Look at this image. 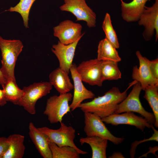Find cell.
Instances as JSON below:
<instances>
[{
  "instance_id": "6da1fadb",
  "label": "cell",
  "mask_w": 158,
  "mask_h": 158,
  "mask_svg": "<svg viewBox=\"0 0 158 158\" xmlns=\"http://www.w3.org/2000/svg\"><path fill=\"white\" fill-rule=\"evenodd\" d=\"M137 82L134 80L122 92L118 87H113L103 95L95 97L90 101L82 103L78 108L84 113H93L101 118L109 116L114 113L118 104L127 96V90Z\"/></svg>"
},
{
  "instance_id": "7a4b0ae2",
  "label": "cell",
  "mask_w": 158,
  "mask_h": 158,
  "mask_svg": "<svg viewBox=\"0 0 158 158\" xmlns=\"http://www.w3.org/2000/svg\"><path fill=\"white\" fill-rule=\"evenodd\" d=\"M23 47V44L19 40H7L0 36L2 57L0 71L6 80H11L16 82L15 68Z\"/></svg>"
},
{
  "instance_id": "3957f363",
  "label": "cell",
  "mask_w": 158,
  "mask_h": 158,
  "mask_svg": "<svg viewBox=\"0 0 158 158\" xmlns=\"http://www.w3.org/2000/svg\"><path fill=\"white\" fill-rule=\"evenodd\" d=\"M73 96L69 92L51 96L47 99L43 114L47 116L51 123L62 122L63 117L70 112L69 103Z\"/></svg>"
},
{
  "instance_id": "277c9868",
  "label": "cell",
  "mask_w": 158,
  "mask_h": 158,
  "mask_svg": "<svg viewBox=\"0 0 158 158\" xmlns=\"http://www.w3.org/2000/svg\"><path fill=\"white\" fill-rule=\"evenodd\" d=\"M52 86L49 82L46 81L35 83L28 86L24 87L23 89L24 94L18 105L22 107L30 114H35L37 101L49 93Z\"/></svg>"
},
{
  "instance_id": "5b68a950",
  "label": "cell",
  "mask_w": 158,
  "mask_h": 158,
  "mask_svg": "<svg viewBox=\"0 0 158 158\" xmlns=\"http://www.w3.org/2000/svg\"><path fill=\"white\" fill-rule=\"evenodd\" d=\"M133 86L128 95L118 104L114 114L127 112L137 113L145 118L150 124H154L155 118L153 114L146 111L140 102L139 96L142 89L140 83L137 82Z\"/></svg>"
},
{
  "instance_id": "8992f818",
  "label": "cell",
  "mask_w": 158,
  "mask_h": 158,
  "mask_svg": "<svg viewBox=\"0 0 158 158\" xmlns=\"http://www.w3.org/2000/svg\"><path fill=\"white\" fill-rule=\"evenodd\" d=\"M60 123V127L57 129H52L46 126L38 128L47 136L50 142L55 143L58 146H71L75 149L80 154H87V152L79 149L75 144L74 142L75 136V129L62 122Z\"/></svg>"
},
{
  "instance_id": "52a82bcc",
  "label": "cell",
  "mask_w": 158,
  "mask_h": 158,
  "mask_svg": "<svg viewBox=\"0 0 158 158\" xmlns=\"http://www.w3.org/2000/svg\"><path fill=\"white\" fill-rule=\"evenodd\" d=\"M84 131L87 136H97L106 139L115 145L121 143L124 138L113 135L106 127L102 118L93 113H84Z\"/></svg>"
},
{
  "instance_id": "ba28073f",
  "label": "cell",
  "mask_w": 158,
  "mask_h": 158,
  "mask_svg": "<svg viewBox=\"0 0 158 158\" xmlns=\"http://www.w3.org/2000/svg\"><path fill=\"white\" fill-rule=\"evenodd\" d=\"M59 8L61 11L72 13L76 17V21H85L89 28L96 26V14L85 0H64V4Z\"/></svg>"
},
{
  "instance_id": "9c48e42d",
  "label": "cell",
  "mask_w": 158,
  "mask_h": 158,
  "mask_svg": "<svg viewBox=\"0 0 158 158\" xmlns=\"http://www.w3.org/2000/svg\"><path fill=\"white\" fill-rule=\"evenodd\" d=\"M138 21L139 25L144 28L142 36L145 40H150L155 31L157 42L158 39V0H155L151 6H145Z\"/></svg>"
},
{
  "instance_id": "30bf717a",
  "label": "cell",
  "mask_w": 158,
  "mask_h": 158,
  "mask_svg": "<svg viewBox=\"0 0 158 158\" xmlns=\"http://www.w3.org/2000/svg\"><path fill=\"white\" fill-rule=\"evenodd\" d=\"M102 61L97 58L92 59L83 61L76 66L77 71L83 82L92 86H102Z\"/></svg>"
},
{
  "instance_id": "8fae6325",
  "label": "cell",
  "mask_w": 158,
  "mask_h": 158,
  "mask_svg": "<svg viewBox=\"0 0 158 158\" xmlns=\"http://www.w3.org/2000/svg\"><path fill=\"white\" fill-rule=\"evenodd\" d=\"M82 29L80 24L66 20L53 28V35L59 39L60 42L68 44L83 37L84 33H82Z\"/></svg>"
},
{
  "instance_id": "7c38bea8",
  "label": "cell",
  "mask_w": 158,
  "mask_h": 158,
  "mask_svg": "<svg viewBox=\"0 0 158 158\" xmlns=\"http://www.w3.org/2000/svg\"><path fill=\"white\" fill-rule=\"evenodd\" d=\"M103 122L114 126L126 124L133 126L143 131L146 128H151V125L144 117L138 116L132 112H125L123 114H113L102 118Z\"/></svg>"
},
{
  "instance_id": "4fadbf2b",
  "label": "cell",
  "mask_w": 158,
  "mask_h": 158,
  "mask_svg": "<svg viewBox=\"0 0 158 158\" xmlns=\"http://www.w3.org/2000/svg\"><path fill=\"white\" fill-rule=\"evenodd\" d=\"M76 66L75 64H73L70 70L73 83V94L72 102L69 105L72 111L78 108L84 100L93 98L95 96L92 91L87 90L83 84L77 71Z\"/></svg>"
},
{
  "instance_id": "5bb4252c",
  "label": "cell",
  "mask_w": 158,
  "mask_h": 158,
  "mask_svg": "<svg viewBox=\"0 0 158 158\" xmlns=\"http://www.w3.org/2000/svg\"><path fill=\"white\" fill-rule=\"evenodd\" d=\"M81 38L68 44H63L59 41L57 44H53L51 48V51L58 60L59 67L68 74L73 64L76 48Z\"/></svg>"
},
{
  "instance_id": "9a60e30c",
  "label": "cell",
  "mask_w": 158,
  "mask_h": 158,
  "mask_svg": "<svg viewBox=\"0 0 158 158\" xmlns=\"http://www.w3.org/2000/svg\"><path fill=\"white\" fill-rule=\"evenodd\" d=\"M135 54L139 62L138 68L137 65L133 68L132 78L134 80L139 82L142 90H144L147 86L158 84V80L152 76L149 67V60L143 56L139 51Z\"/></svg>"
},
{
  "instance_id": "2e32d148",
  "label": "cell",
  "mask_w": 158,
  "mask_h": 158,
  "mask_svg": "<svg viewBox=\"0 0 158 158\" xmlns=\"http://www.w3.org/2000/svg\"><path fill=\"white\" fill-rule=\"evenodd\" d=\"M29 135L36 148L44 158H52L49 147V138L47 136L36 128L34 123H30Z\"/></svg>"
},
{
  "instance_id": "e0dca14e",
  "label": "cell",
  "mask_w": 158,
  "mask_h": 158,
  "mask_svg": "<svg viewBox=\"0 0 158 158\" xmlns=\"http://www.w3.org/2000/svg\"><path fill=\"white\" fill-rule=\"evenodd\" d=\"M149 0H133L129 3L121 0V16L127 22L137 21L142 12L146 2Z\"/></svg>"
},
{
  "instance_id": "ac0fdd59",
  "label": "cell",
  "mask_w": 158,
  "mask_h": 158,
  "mask_svg": "<svg viewBox=\"0 0 158 158\" xmlns=\"http://www.w3.org/2000/svg\"><path fill=\"white\" fill-rule=\"evenodd\" d=\"M68 74L59 67L49 75V82L60 94L69 92L73 89V84Z\"/></svg>"
},
{
  "instance_id": "d6986e66",
  "label": "cell",
  "mask_w": 158,
  "mask_h": 158,
  "mask_svg": "<svg viewBox=\"0 0 158 158\" xmlns=\"http://www.w3.org/2000/svg\"><path fill=\"white\" fill-rule=\"evenodd\" d=\"M8 148L2 158H22L25 150L24 144L25 137L21 135L14 134L8 138Z\"/></svg>"
},
{
  "instance_id": "ffe728a7",
  "label": "cell",
  "mask_w": 158,
  "mask_h": 158,
  "mask_svg": "<svg viewBox=\"0 0 158 158\" xmlns=\"http://www.w3.org/2000/svg\"><path fill=\"white\" fill-rule=\"evenodd\" d=\"M108 140L97 136H87L79 139L81 145L85 143L88 144L92 150V158H106V149L108 146Z\"/></svg>"
},
{
  "instance_id": "44dd1931",
  "label": "cell",
  "mask_w": 158,
  "mask_h": 158,
  "mask_svg": "<svg viewBox=\"0 0 158 158\" xmlns=\"http://www.w3.org/2000/svg\"><path fill=\"white\" fill-rule=\"evenodd\" d=\"M116 49L106 38L99 43L97 59L100 61L110 60L118 62L121 61Z\"/></svg>"
},
{
  "instance_id": "7402d4cb",
  "label": "cell",
  "mask_w": 158,
  "mask_h": 158,
  "mask_svg": "<svg viewBox=\"0 0 158 158\" xmlns=\"http://www.w3.org/2000/svg\"><path fill=\"white\" fill-rule=\"evenodd\" d=\"M2 86L7 101L18 105L23 95L24 92L23 89L18 87L16 82L11 80H7Z\"/></svg>"
},
{
  "instance_id": "603a6c76",
  "label": "cell",
  "mask_w": 158,
  "mask_h": 158,
  "mask_svg": "<svg viewBox=\"0 0 158 158\" xmlns=\"http://www.w3.org/2000/svg\"><path fill=\"white\" fill-rule=\"evenodd\" d=\"M118 62L110 60L102 61L101 66V78L103 82L106 80H116L120 79L121 73Z\"/></svg>"
},
{
  "instance_id": "cb8c5ba5",
  "label": "cell",
  "mask_w": 158,
  "mask_h": 158,
  "mask_svg": "<svg viewBox=\"0 0 158 158\" xmlns=\"http://www.w3.org/2000/svg\"><path fill=\"white\" fill-rule=\"evenodd\" d=\"M144 98L152 109L155 118L154 126L158 127V84L149 85L145 87Z\"/></svg>"
},
{
  "instance_id": "d4e9b609",
  "label": "cell",
  "mask_w": 158,
  "mask_h": 158,
  "mask_svg": "<svg viewBox=\"0 0 158 158\" xmlns=\"http://www.w3.org/2000/svg\"><path fill=\"white\" fill-rule=\"evenodd\" d=\"M49 146L52 158H79L80 154L74 148L69 146L59 147L50 142Z\"/></svg>"
},
{
  "instance_id": "484cf974",
  "label": "cell",
  "mask_w": 158,
  "mask_h": 158,
  "mask_svg": "<svg viewBox=\"0 0 158 158\" xmlns=\"http://www.w3.org/2000/svg\"><path fill=\"white\" fill-rule=\"evenodd\" d=\"M36 0H20L15 6L11 7L7 10L10 12H15L19 13L23 20L26 28H28L29 16L31 7Z\"/></svg>"
},
{
  "instance_id": "4316f807",
  "label": "cell",
  "mask_w": 158,
  "mask_h": 158,
  "mask_svg": "<svg viewBox=\"0 0 158 158\" xmlns=\"http://www.w3.org/2000/svg\"><path fill=\"white\" fill-rule=\"evenodd\" d=\"M102 28L106 38L116 49L119 47V44L115 31L112 24L111 16L107 13L103 22Z\"/></svg>"
},
{
  "instance_id": "83f0119b",
  "label": "cell",
  "mask_w": 158,
  "mask_h": 158,
  "mask_svg": "<svg viewBox=\"0 0 158 158\" xmlns=\"http://www.w3.org/2000/svg\"><path fill=\"white\" fill-rule=\"evenodd\" d=\"M149 67L153 76L158 80V59L149 61Z\"/></svg>"
},
{
  "instance_id": "f1b7e54d",
  "label": "cell",
  "mask_w": 158,
  "mask_h": 158,
  "mask_svg": "<svg viewBox=\"0 0 158 158\" xmlns=\"http://www.w3.org/2000/svg\"><path fill=\"white\" fill-rule=\"evenodd\" d=\"M8 146V138L4 137H0V158H2L7 150Z\"/></svg>"
},
{
  "instance_id": "f546056e",
  "label": "cell",
  "mask_w": 158,
  "mask_h": 158,
  "mask_svg": "<svg viewBox=\"0 0 158 158\" xmlns=\"http://www.w3.org/2000/svg\"><path fill=\"white\" fill-rule=\"evenodd\" d=\"M7 102L3 90L0 89V106H4L7 103Z\"/></svg>"
},
{
  "instance_id": "4dcf8cb0",
  "label": "cell",
  "mask_w": 158,
  "mask_h": 158,
  "mask_svg": "<svg viewBox=\"0 0 158 158\" xmlns=\"http://www.w3.org/2000/svg\"><path fill=\"white\" fill-rule=\"evenodd\" d=\"M109 158H124L123 154L120 152H114Z\"/></svg>"
},
{
  "instance_id": "1f68e13d",
  "label": "cell",
  "mask_w": 158,
  "mask_h": 158,
  "mask_svg": "<svg viewBox=\"0 0 158 158\" xmlns=\"http://www.w3.org/2000/svg\"><path fill=\"white\" fill-rule=\"evenodd\" d=\"M6 81V80L0 71V85L1 86L3 85L5 83Z\"/></svg>"
}]
</instances>
